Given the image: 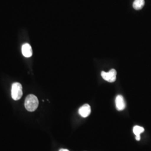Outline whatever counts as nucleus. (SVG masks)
Masks as SVG:
<instances>
[{"label":"nucleus","instance_id":"obj_4","mask_svg":"<svg viewBox=\"0 0 151 151\" xmlns=\"http://www.w3.org/2000/svg\"><path fill=\"white\" fill-rule=\"evenodd\" d=\"M91 107L88 104H85L78 110V113L83 118H86L91 114Z\"/></svg>","mask_w":151,"mask_h":151},{"label":"nucleus","instance_id":"obj_3","mask_svg":"<svg viewBox=\"0 0 151 151\" xmlns=\"http://www.w3.org/2000/svg\"><path fill=\"white\" fill-rule=\"evenodd\" d=\"M101 75L104 80L109 82H114L116 79V71L115 69H111L108 72L102 71Z\"/></svg>","mask_w":151,"mask_h":151},{"label":"nucleus","instance_id":"obj_1","mask_svg":"<svg viewBox=\"0 0 151 151\" xmlns=\"http://www.w3.org/2000/svg\"><path fill=\"white\" fill-rule=\"evenodd\" d=\"M39 105L38 98L32 94L29 95L25 100V107L29 111H35Z\"/></svg>","mask_w":151,"mask_h":151},{"label":"nucleus","instance_id":"obj_8","mask_svg":"<svg viewBox=\"0 0 151 151\" xmlns=\"http://www.w3.org/2000/svg\"><path fill=\"white\" fill-rule=\"evenodd\" d=\"M145 4V0H135L133 4V7L136 10H139L143 7Z\"/></svg>","mask_w":151,"mask_h":151},{"label":"nucleus","instance_id":"obj_2","mask_svg":"<svg viewBox=\"0 0 151 151\" xmlns=\"http://www.w3.org/2000/svg\"><path fill=\"white\" fill-rule=\"evenodd\" d=\"M11 96L14 100H19L22 96V87L19 82L14 83L11 88Z\"/></svg>","mask_w":151,"mask_h":151},{"label":"nucleus","instance_id":"obj_7","mask_svg":"<svg viewBox=\"0 0 151 151\" xmlns=\"http://www.w3.org/2000/svg\"><path fill=\"white\" fill-rule=\"evenodd\" d=\"M145 131V129L138 125H136L133 128V133L135 135V139L137 140H140V134Z\"/></svg>","mask_w":151,"mask_h":151},{"label":"nucleus","instance_id":"obj_6","mask_svg":"<svg viewBox=\"0 0 151 151\" xmlns=\"http://www.w3.org/2000/svg\"><path fill=\"white\" fill-rule=\"evenodd\" d=\"M22 53L23 55L25 57H30L32 55V47L29 44H24L22 46Z\"/></svg>","mask_w":151,"mask_h":151},{"label":"nucleus","instance_id":"obj_5","mask_svg":"<svg viewBox=\"0 0 151 151\" xmlns=\"http://www.w3.org/2000/svg\"><path fill=\"white\" fill-rule=\"evenodd\" d=\"M115 104L116 108L119 110H123L125 108V103L124 101V98L122 95H118L115 99Z\"/></svg>","mask_w":151,"mask_h":151},{"label":"nucleus","instance_id":"obj_9","mask_svg":"<svg viewBox=\"0 0 151 151\" xmlns=\"http://www.w3.org/2000/svg\"><path fill=\"white\" fill-rule=\"evenodd\" d=\"M60 151H69L68 150H66V149H60Z\"/></svg>","mask_w":151,"mask_h":151}]
</instances>
